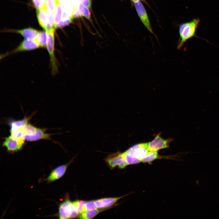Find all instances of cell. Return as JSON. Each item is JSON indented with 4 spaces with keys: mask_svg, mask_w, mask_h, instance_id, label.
Returning <instances> with one entry per match:
<instances>
[{
    "mask_svg": "<svg viewBox=\"0 0 219 219\" xmlns=\"http://www.w3.org/2000/svg\"><path fill=\"white\" fill-rule=\"evenodd\" d=\"M149 151L148 143H141L131 147L125 152L127 154L137 158L141 161Z\"/></svg>",
    "mask_w": 219,
    "mask_h": 219,
    "instance_id": "9",
    "label": "cell"
},
{
    "mask_svg": "<svg viewBox=\"0 0 219 219\" xmlns=\"http://www.w3.org/2000/svg\"><path fill=\"white\" fill-rule=\"evenodd\" d=\"M39 48H40V46L36 40L25 39L15 48L3 54L1 56L3 58L12 54L33 50Z\"/></svg>",
    "mask_w": 219,
    "mask_h": 219,
    "instance_id": "6",
    "label": "cell"
},
{
    "mask_svg": "<svg viewBox=\"0 0 219 219\" xmlns=\"http://www.w3.org/2000/svg\"><path fill=\"white\" fill-rule=\"evenodd\" d=\"M10 32L19 33L25 39L36 40L39 31L31 28H28L21 30H11Z\"/></svg>",
    "mask_w": 219,
    "mask_h": 219,
    "instance_id": "14",
    "label": "cell"
},
{
    "mask_svg": "<svg viewBox=\"0 0 219 219\" xmlns=\"http://www.w3.org/2000/svg\"><path fill=\"white\" fill-rule=\"evenodd\" d=\"M107 208L95 209L92 210L84 212L79 216V218L80 219H92L96 216L99 213L107 209Z\"/></svg>",
    "mask_w": 219,
    "mask_h": 219,
    "instance_id": "16",
    "label": "cell"
},
{
    "mask_svg": "<svg viewBox=\"0 0 219 219\" xmlns=\"http://www.w3.org/2000/svg\"><path fill=\"white\" fill-rule=\"evenodd\" d=\"M71 163V161L65 164L60 165L54 168L44 180L49 183L60 179L64 175Z\"/></svg>",
    "mask_w": 219,
    "mask_h": 219,
    "instance_id": "12",
    "label": "cell"
},
{
    "mask_svg": "<svg viewBox=\"0 0 219 219\" xmlns=\"http://www.w3.org/2000/svg\"><path fill=\"white\" fill-rule=\"evenodd\" d=\"M132 5L134 6L137 15L144 26L157 38L153 30L147 12L142 3L140 1L133 3Z\"/></svg>",
    "mask_w": 219,
    "mask_h": 219,
    "instance_id": "7",
    "label": "cell"
},
{
    "mask_svg": "<svg viewBox=\"0 0 219 219\" xmlns=\"http://www.w3.org/2000/svg\"><path fill=\"white\" fill-rule=\"evenodd\" d=\"M139 0V1H141H141H145V0Z\"/></svg>",
    "mask_w": 219,
    "mask_h": 219,
    "instance_id": "29",
    "label": "cell"
},
{
    "mask_svg": "<svg viewBox=\"0 0 219 219\" xmlns=\"http://www.w3.org/2000/svg\"><path fill=\"white\" fill-rule=\"evenodd\" d=\"M131 1V2L132 3V5L134 3L136 2H138L139 1V0H130Z\"/></svg>",
    "mask_w": 219,
    "mask_h": 219,
    "instance_id": "28",
    "label": "cell"
},
{
    "mask_svg": "<svg viewBox=\"0 0 219 219\" xmlns=\"http://www.w3.org/2000/svg\"><path fill=\"white\" fill-rule=\"evenodd\" d=\"M81 3L90 9L91 6V0H80Z\"/></svg>",
    "mask_w": 219,
    "mask_h": 219,
    "instance_id": "27",
    "label": "cell"
},
{
    "mask_svg": "<svg viewBox=\"0 0 219 219\" xmlns=\"http://www.w3.org/2000/svg\"><path fill=\"white\" fill-rule=\"evenodd\" d=\"M200 21L199 18H194L190 21L183 23L179 25V38L177 43L178 50H180L189 39L194 37L200 38L196 33Z\"/></svg>",
    "mask_w": 219,
    "mask_h": 219,
    "instance_id": "1",
    "label": "cell"
},
{
    "mask_svg": "<svg viewBox=\"0 0 219 219\" xmlns=\"http://www.w3.org/2000/svg\"><path fill=\"white\" fill-rule=\"evenodd\" d=\"M29 118L25 117L22 120H12L9 123L10 136L19 141L25 142L22 133V129L28 123Z\"/></svg>",
    "mask_w": 219,
    "mask_h": 219,
    "instance_id": "5",
    "label": "cell"
},
{
    "mask_svg": "<svg viewBox=\"0 0 219 219\" xmlns=\"http://www.w3.org/2000/svg\"><path fill=\"white\" fill-rule=\"evenodd\" d=\"M62 14V9L60 3H57L56 9L54 13V24L55 29L57 28L58 25L60 22Z\"/></svg>",
    "mask_w": 219,
    "mask_h": 219,
    "instance_id": "18",
    "label": "cell"
},
{
    "mask_svg": "<svg viewBox=\"0 0 219 219\" xmlns=\"http://www.w3.org/2000/svg\"><path fill=\"white\" fill-rule=\"evenodd\" d=\"M79 215L73 201H71L68 198L59 206L58 216L60 219L74 218Z\"/></svg>",
    "mask_w": 219,
    "mask_h": 219,
    "instance_id": "4",
    "label": "cell"
},
{
    "mask_svg": "<svg viewBox=\"0 0 219 219\" xmlns=\"http://www.w3.org/2000/svg\"><path fill=\"white\" fill-rule=\"evenodd\" d=\"M78 10L82 16L84 17L88 20H91V13L89 9L81 3L79 5Z\"/></svg>",
    "mask_w": 219,
    "mask_h": 219,
    "instance_id": "21",
    "label": "cell"
},
{
    "mask_svg": "<svg viewBox=\"0 0 219 219\" xmlns=\"http://www.w3.org/2000/svg\"><path fill=\"white\" fill-rule=\"evenodd\" d=\"M105 160L112 169L117 166H118L120 169H123L127 165L124 159L122 153L119 152L109 155L105 158Z\"/></svg>",
    "mask_w": 219,
    "mask_h": 219,
    "instance_id": "8",
    "label": "cell"
},
{
    "mask_svg": "<svg viewBox=\"0 0 219 219\" xmlns=\"http://www.w3.org/2000/svg\"><path fill=\"white\" fill-rule=\"evenodd\" d=\"M126 195L116 197L104 198L94 200L96 207L98 208H107L115 204L123 197Z\"/></svg>",
    "mask_w": 219,
    "mask_h": 219,
    "instance_id": "13",
    "label": "cell"
},
{
    "mask_svg": "<svg viewBox=\"0 0 219 219\" xmlns=\"http://www.w3.org/2000/svg\"><path fill=\"white\" fill-rule=\"evenodd\" d=\"M85 201L77 200L73 201L78 213L80 215L83 212V208Z\"/></svg>",
    "mask_w": 219,
    "mask_h": 219,
    "instance_id": "23",
    "label": "cell"
},
{
    "mask_svg": "<svg viewBox=\"0 0 219 219\" xmlns=\"http://www.w3.org/2000/svg\"><path fill=\"white\" fill-rule=\"evenodd\" d=\"M55 29L52 28L46 31L47 34V42L46 49L50 57L51 73L54 75L57 73L58 71V63L55 54Z\"/></svg>",
    "mask_w": 219,
    "mask_h": 219,
    "instance_id": "3",
    "label": "cell"
},
{
    "mask_svg": "<svg viewBox=\"0 0 219 219\" xmlns=\"http://www.w3.org/2000/svg\"><path fill=\"white\" fill-rule=\"evenodd\" d=\"M22 133L25 141H33L41 139H50V134L45 130L36 127L28 123L23 127Z\"/></svg>",
    "mask_w": 219,
    "mask_h": 219,
    "instance_id": "2",
    "label": "cell"
},
{
    "mask_svg": "<svg viewBox=\"0 0 219 219\" xmlns=\"http://www.w3.org/2000/svg\"><path fill=\"white\" fill-rule=\"evenodd\" d=\"M73 18H74L71 16L68 19L60 22L57 26V28H62L69 25L72 22Z\"/></svg>",
    "mask_w": 219,
    "mask_h": 219,
    "instance_id": "26",
    "label": "cell"
},
{
    "mask_svg": "<svg viewBox=\"0 0 219 219\" xmlns=\"http://www.w3.org/2000/svg\"><path fill=\"white\" fill-rule=\"evenodd\" d=\"M58 2V0H46L45 6L47 10L54 14Z\"/></svg>",
    "mask_w": 219,
    "mask_h": 219,
    "instance_id": "22",
    "label": "cell"
},
{
    "mask_svg": "<svg viewBox=\"0 0 219 219\" xmlns=\"http://www.w3.org/2000/svg\"><path fill=\"white\" fill-rule=\"evenodd\" d=\"M24 144V142L15 139L10 135L5 138L2 145L5 147L8 152L13 153L20 150Z\"/></svg>",
    "mask_w": 219,
    "mask_h": 219,
    "instance_id": "11",
    "label": "cell"
},
{
    "mask_svg": "<svg viewBox=\"0 0 219 219\" xmlns=\"http://www.w3.org/2000/svg\"><path fill=\"white\" fill-rule=\"evenodd\" d=\"M34 7L39 10L45 6L46 0H31Z\"/></svg>",
    "mask_w": 219,
    "mask_h": 219,
    "instance_id": "25",
    "label": "cell"
},
{
    "mask_svg": "<svg viewBox=\"0 0 219 219\" xmlns=\"http://www.w3.org/2000/svg\"><path fill=\"white\" fill-rule=\"evenodd\" d=\"M159 157V156L157 151H149L145 157L142 159L141 162L144 163H151Z\"/></svg>",
    "mask_w": 219,
    "mask_h": 219,
    "instance_id": "19",
    "label": "cell"
},
{
    "mask_svg": "<svg viewBox=\"0 0 219 219\" xmlns=\"http://www.w3.org/2000/svg\"><path fill=\"white\" fill-rule=\"evenodd\" d=\"M96 208H97L94 203V200L85 201L83 206V212Z\"/></svg>",
    "mask_w": 219,
    "mask_h": 219,
    "instance_id": "24",
    "label": "cell"
},
{
    "mask_svg": "<svg viewBox=\"0 0 219 219\" xmlns=\"http://www.w3.org/2000/svg\"><path fill=\"white\" fill-rule=\"evenodd\" d=\"M36 40L40 48H46L47 42V34L46 31H39Z\"/></svg>",
    "mask_w": 219,
    "mask_h": 219,
    "instance_id": "17",
    "label": "cell"
},
{
    "mask_svg": "<svg viewBox=\"0 0 219 219\" xmlns=\"http://www.w3.org/2000/svg\"><path fill=\"white\" fill-rule=\"evenodd\" d=\"M122 154L124 159L127 165L137 164L141 162V161L140 159L131 156L127 154L125 152L122 153Z\"/></svg>",
    "mask_w": 219,
    "mask_h": 219,
    "instance_id": "20",
    "label": "cell"
},
{
    "mask_svg": "<svg viewBox=\"0 0 219 219\" xmlns=\"http://www.w3.org/2000/svg\"><path fill=\"white\" fill-rule=\"evenodd\" d=\"M158 134L151 141L148 143L149 150L152 151H158L169 147V144L172 141V139H165L162 138Z\"/></svg>",
    "mask_w": 219,
    "mask_h": 219,
    "instance_id": "10",
    "label": "cell"
},
{
    "mask_svg": "<svg viewBox=\"0 0 219 219\" xmlns=\"http://www.w3.org/2000/svg\"><path fill=\"white\" fill-rule=\"evenodd\" d=\"M47 9L45 6L42 8L37 10L36 16L39 24L45 30L47 25Z\"/></svg>",
    "mask_w": 219,
    "mask_h": 219,
    "instance_id": "15",
    "label": "cell"
}]
</instances>
